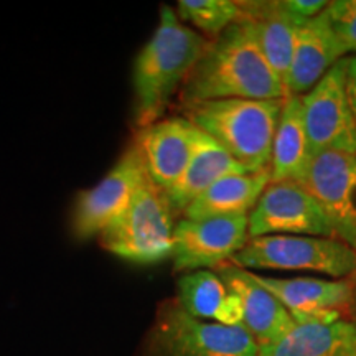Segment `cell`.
<instances>
[{"mask_svg":"<svg viewBox=\"0 0 356 356\" xmlns=\"http://www.w3.org/2000/svg\"><path fill=\"white\" fill-rule=\"evenodd\" d=\"M261 50L254 25L239 19L208 43L180 89V104L215 99H286Z\"/></svg>","mask_w":356,"mask_h":356,"instance_id":"cell-1","label":"cell"},{"mask_svg":"<svg viewBox=\"0 0 356 356\" xmlns=\"http://www.w3.org/2000/svg\"><path fill=\"white\" fill-rule=\"evenodd\" d=\"M210 40L181 24L175 8L162 6L159 26L132 65L134 122L137 129L157 122L173 95L203 56Z\"/></svg>","mask_w":356,"mask_h":356,"instance_id":"cell-2","label":"cell"},{"mask_svg":"<svg viewBox=\"0 0 356 356\" xmlns=\"http://www.w3.org/2000/svg\"><path fill=\"white\" fill-rule=\"evenodd\" d=\"M284 99H215L180 104L181 115L249 173L264 170Z\"/></svg>","mask_w":356,"mask_h":356,"instance_id":"cell-3","label":"cell"},{"mask_svg":"<svg viewBox=\"0 0 356 356\" xmlns=\"http://www.w3.org/2000/svg\"><path fill=\"white\" fill-rule=\"evenodd\" d=\"M137 356H259V345L241 325L191 317L173 297L159 305Z\"/></svg>","mask_w":356,"mask_h":356,"instance_id":"cell-4","label":"cell"},{"mask_svg":"<svg viewBox=\"0 0 356 356\" xmlns=\"http://www.w3.org/2000/svg\"><path fill=\"white\" fill-rule=\"evenodd\" d=\"M175 213L162 190L147 178L127 210L97 236L101 248L121 259L155 264L172 257Z\"/></svg>","mask_w":356,"mask_h":356,"instance_id":"cell-5","label":"cell"},{"mask_svg":"<svg viewBox=\"0 0 356 356\" xmlns=\"http://www.w3.org/2000/svg\"><path fill=\"white\" fill-rule=\"evenodd\" d=\"M229 262L246 270H310L333 279L356 275V249L338 239L314 236L251 238Z\"/></svg>","mask_w":356,"mask_h":356,"instance_id":"cell-6","label":"cell"},{"mask_svg":"<svg viewBox=\"0 0 356 356\" xmlns=\"http://www.w3.org/2000/svg\"><path fill=\"white\" fill-rule=\"evenodd\" d=\"M147 172L137 147L131 144L115 165L92 188L83 190L74 200L71 233L79 241L99 236L118 220L147 181Z\"/></svg>","mask_w":356,"mask_h":356,"instance_id":"cell-7","label":"cell"},{"mask_svg":"<svg viewBox=\"0 0 356 356\" xmlns=\"http://www.w3.org/2000/svg\"><path fill=\"white\" fill-rule=\"evenodd\" d=\"M346 65L341 58L302 99L310 155L327 150L356 154V121L346 96Z\"/></svg>","mask_w":356,"mask_h":356,"instance_id":"cell-8","label":"cell"},{"mask_svg":"<svg viewBox=\"0 0 356 356\" xmlns=\"http://www.w3.org/2000/svg\"><path fill=\"white\" fill-rule=\"evenodd\" d=\"M249 239L259 236L333 238L332 225L320 204L297 181H270L248 216Z\"/></svg>","mask_w":356,"mask_h":356,"instance_id":"cell-9","label":"cell"},{"mask_svg":"<svg viewBox=\"0 0 356 356\" xmlns=\"http://www.w3.org/2000/svg\"><path fill=\"white\" fill-rule=\"evenodd\" d=\"M320 204L338 241L356 249V154L314 155L297 181Z\"/></svg>","mask_w":356,"mask_h":356,"instance_id":"cell-10","label":"cell"},{"mask_svg":"<svg viewBox=\"0 0 356 356\" xmlns=\"http://www.w3.org/2000/svg\"><path fill=\"white\" fill-rule=\"evenodd\" d=\"M248 225V215L181 218L173 229V269L185 274L229 262L249 241Z\"/></svg>","mask_w":356,"mask_h":356,"instance_id":"cell-11","label":"cell"},{"mask_svg":"<svg viewBox=\"0 0 356 356\" xmlns=\"http://www.w3.org/2000/svg\"><path fill=\"white\" fill-rule=\"evenodd\" d=\"M249 273L286 307L296 323H330L351 317L355 302V282L351 279H275Z\"/></svg>","mask_w":356,"mask_h":356,"instance_id":"cell-12","label":"cell"},{"mask_svg":"<svg viewBox=\"0 0 356 356\" xmlns=\"http://www.w3.org/2000/svg\"><path fill=\"white\" fill-rule=\"evenodd\" d=\"M200 131L184 115L160 119L137 129L132 144L137 147L147 177L162 191H168L184 175Z\"/></svg>","mask_w":356,"mask_h":356,"instance_id":"cell-13","label":"cell"},{"mask_svg":"<svg viewBox=\"0 0 356 356\" xmlns=\"http://www.w3.org/2000/svg\"><path fill=\"white\" fill-rule=\"evenodd\" d=\"M216 273L238 297L241 305V327L254 338L259 348L279 340L296 325L286 307L257 284L249 270L225 262L216 267Z\"/></svg>","mask_w":356,"mask_h":356,"instance_id":"cell-14","label":"cell"},{"mask_svg":"<svg viewBox=\"0 0 356 356\" xmlns=\"http://www.w3.org/2000/svg\"><path fill=\"white\" fill-rule=\"evenodd\" d=\"M341 58L345 55L332 32L327 12L323 10L314 19L305 20L297 32L287 95H307Z\"/></svg>","mask_w":356,"mask_h":356,"instance_id":"cell-15","label":"cell"},{"mask_svg":"<svg viewBox=\"0 0 356 356\" xmlns=\"http://www.w3.org/2000/svg\"><path fill=\"white\" fill-rule=\"evenodd\" d=\"M241 19L254 25L261 50L287 91L297 32L305 19L293 15L284 2H241Z\"/></svg>","mask_w":356,"mask_h":356,"instance_id":"cell-16","label":"cell"},{"mask_svg":"<svg viewBox=\"0 0 356 356\" xmlns=\"http://www.w3.org/2000/svg\"><path fill=\"white\" fill-rule=\"evenodd\" d=\"M200 131V129H198ZM234 173H249L238 160L231 157L222 147L200 131V137L184 175L168 191H163L175 216L184 215L186 208L203 191L222 177Z\"/></svg>","mask_w":356,"mask_h":356,"instance_id":"cell-17","label":"cell"},{"mask_svg":"<svg viewBox=\"0 0 356 356\" xmlns=\"http://www.w3.org/2000/svg\"><path fill=\"white\" fill-rule=\"evenodd\" d=\"M356 323L337 322L296 323L286 335L261 346L259 356H355Z\"/></svg>","mask_w":356,"mask_h":356,"instance_id":"cell-18","label":"cell"},{"mask_svg":"<svg viewBox=\"0 0 356 356\" xmlns=\"http://www.w3.org/2000/svg\"><path fill=\"white\" fill-rule=\"evenodd\" d=\"M178 305L191 317L213 320L221 325H241V305L233 291L218 273L193 270L185 273L177 282Z\"/></svg>","mask_w":356,"mask_h":356,"instance_id":"cell-19","label":"cell"},{"mask_svg":"<svg viewBox=\"0 0 356 356\" xmlns=\"http://www.w3.org/2000/svg\"><path fill=\"white\" fill-rule=\"evenodd\" d=\"M269 184V167L256 173H234L222 177L186 208L184 218L203 220L234 215L249 216Z\"/></svg>","mask_w":356,"mask_h":356,"instance_id":"cell-20","label":"cell"},{"mask_svg":"<svg viewBox=\"0 0 356 356\" xmlns=\"http://www.w3.org/2000/svg\"><path fill=\"white\" fill-rule=\"evenodd\" d=\"M310 159L302 99L300 96H287L270 150V181H299Z\"/></svg>","mask_w":356,"mask_h":356,"instance_id":"cell-21","label":"cell"},{"mask_svg":"<svg viewBox=\"0 0 356 356\" xmlns=\"http://www.w3.org/2000/svg\"><path fill=\"white\" fill-rule=\"evenodd\" d=\"M177 17L181 24L200 30L203 37L216 38L241 19V2L234 0H180Z\"/></svg>","mask_w":356,"mask_h":356,"instance_id":"cell-22","label":"cell"},{"mask_svg":"<svg viewBox=\"0 0 356 356\" xmlns=\"http://www.w3.org/2000/svg\"><path fill=\"white\" fill-rule=\"evenodd\" d=\"M325 12L343 55L356 53V0L330 2Z\"/></svg>","mask_w":356,"mask_h":356,"instance_id":"cell-23","label":"cell"},{"mask_svg":"<svg viewBox=\"0 0 356 356\" xmlns=\"http://www.w3.org/2000/svg\"><path fill=\"white\" fill-rule=\"evenodd\" d=\"M284 6H286L293 15L309 20L320 15L325 8L330 6V2H327V0H284Z\"/></svg>","mask_w":356,"mask_h":356,"instance_id":"cell-24","label":"cell"},{"mask_svg":"<svg viewBox=\"0 0 356 356\" xmlns=\"http://www.w3.org/2000/svg\"><path fill=\"white\" fill-rule=\"evenodd\" d=\"M346 96H348L351 113L356 121V55L348 58V65H346Z\"/></svg>","mask_w":356,"mask_h":356,"instance_id":"cell-25","label":"cell"},{"mask_svg":"<svg viewBox=\"0 0 356 356\" xmlns=\"http://www.w3.org/2000/svg\"><path fill=\"white\" fill-rule=\"evenodd\" d=\"M351 322L356 323V284H355V302H353V309H351Z\"/></svg>","mask_w":356,"mask_h":356,"instance_id":"cell-26","label":"cell"},{"mask_svg":"<svg viewBox=\"0 0 356 356\" xmlns=\"http://www.w3.org/2000/svg\"><path fill=\"white\" fill-rule=\"evenodd\" d=\"M350 279H351V280H353V282L356 284V275H353V277H350Z\"/></svg>","mask_w":356,"mask_h":356,"instance_id":"cell-27","label":"cell"},{"mask_svg":"<svg viewBox=\"0 0 356 356\" xmlns=\"http://www.w3.org/2000/svg\"><path fill=\"white\" fill-rule=\"evenodd\" d=\"M355 356H356V355H355Z\"/></svg>","mask_w":356,"mask_h":356,"instance_id":"cell-28","label":"cell"}]
</instances>
